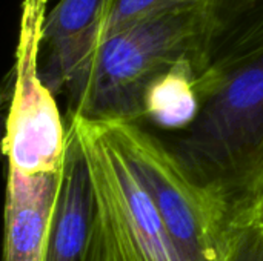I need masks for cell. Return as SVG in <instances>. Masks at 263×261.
I'll list each match as a JSON object with an SVG mask.
<instances>
[{
  "instance_id": "cell-1",
  "label": "cell",
  "mask_w": 263,
  "mask_h": 261,
  "mask_svg": "<svg viewBox=\"0 0 263 261\" xmlns=\"http://www.w3.org/2000/svg\"><path fill=\"white\" fill-rule=\"evenodd\" d=\"M193 120L166 142L186 172L231 209L263 192V42L210 62Z\"/></svg>"
},
{
  "instance_id": "cell-2",
  "label": "cell",
  "mask_w": 263,
  "mask_h": 261,
  "mask_svg": "<svg viewBox=\"0 0 263 261\" xmlns=\"http://www.w3.org/2000/svg\"><path fill=\"white\" fill-rule=\"evenodd\" d=\"M210 6L154 14L96 42L69 77L66 118L139 123L145 98L162 75L182 62L205 68Z\"/></svg>"
},
{
  "instance_id": "cell-3",
  "label": "cell",
  "mask_w": 263,
  "mask_h": 261,
  "mask_svg": "<svg viewBox=\"0 0 263 261\" xmlns=\"http://www.w3.org/2000/svg\"><path fill=\"white\" fill-rule=\"evenodd\" d=\"M85 155L94 195L88 261H183L136 177L111 125L65 120Z\"/></svg>"
},
{
  "instance_id": "cell-4",
  "label": "cell",
  "mask_w": 263,
  "mask_h": 261,
  "mask_svg": "<svg viewBox=\"0 0 263 261\" xmlns=\"http://www.w3.org/2000/svg\"><path fill=\"white\" fill-rule=\"evenodd\" d=\"M183 261H222L231 208L139 123L106 122Z\"/></svg>"
},
{
  "instance_id": "cell-5",
  "label": "cell",
  "mask_w": 263,
  "mask_h": 261,
  "mask_svg": "<svg viewBox=\"0 0 263 261\" xmlns=\"http://www.w3.org/2000/svg\"><path fill=\"white\" fill-rule=\"evenodd\" d=\"M48 3L49 0H20L12 89L2 149L8 168L25 175L55 174L63 166L66 125L39 71Z\"/></svg>"
},
{
  "instance_id": "cell-6",
  "label": "cell",
  "mask_w": 263,
  "mask_h": 261,
  "mask_svg": "<svg viewBox=\"0 0 263 261\" xmlns=\"http://www.w3.org/2000/svg\"><path fill=\"white\" fill-rule=\"evenodd\" d=\"M62 171L25 175L8 168L2 261H45Z\"/></svg>"
},
{
  "instance_id": "cell-7",
  "label": "cell",
  "mask_w": 263,
  "mask_h": 261,
  "mask_svg": "<svg viewBox=\"0 0 263 261\" xmlns=\"http://www.w3.org/2000/svg\"><path fill=\"white\" fill-rule=\"evenodd\" d=\"M114 0H60L43 23L39 71L55 95L91 51Z\"/></svg>"
},
{
  "instance_id": "cell-8",
  "label": "cell",
  "mask_w": 263,
  "mask_h": 261,
  "mask_svg": "<svg viewBox=\"0 0 263 261\" xmlns=\"http://www.w3.org/2000/svg\"><path fill=\"white\" fill-rule=\"evenodd\" d=\"M92 218L94 195L88 165L74 131L66 126L62 177L45 261L89 260Z\"/></svg>"
},
{
  "instance_id": "cell-9",
  "label": "cell",
  "mask_w": 263,
  "mask_h": 261,
  "mask_svg": "<svg viewBox=\"0 0 263 261\" xmlns=\"http://www.w3.org/2000/svg\"><path fill=\"white\" fill-rule=\"evenodd\" d=\"M263 42V0H213L205 66Z\"/></svg>"
},
{
  "instance_id": "cell-10",
  "label": "cell",
  "mask_w": 263,
  "mask_h": 261,
  "mask_svg": "<svg viewBox=\"0 0 263 261\" xmlns=\"http://www.w3.org/2000/svg\"><path fill=\"white\" fill-rule=\"evenodd\" d=\"M197 75L199 69L193 62H182L162 75L146 94L143 118L174 132L183 129L197 109Z\"/></svg>"
},
{
  "instance_id": "cell-11",
  "label": "cell",
  "mask_w": 263,
  "mask_h": 261,
  "mask_svg": "<svg viewBox=\"0 0 263 261\" xmlns=\"http://www.w3.org/2000/svg\"><path fill=\"white\" fill-rule=\"evenodd\" d=\"M222 261H263V192L231 209Z\"/></svg>"
},
{
  "instance_id": "cell-12",
  "label": "cell",
  "mask_w": 263,
  "mask_h": 261,
  "mask_svg": "<svg viewBox=\"0 0 263 261\" xmlns=\"http://www.w3.org/2000/svg\"><path fill=\"white\" fill-rule=\"evenodd\" d=\"M211 2L213 0H114L106 18L103 20L96 35L94 45L103 35L154 14L190 6H210Z\"/></svg>"
},
{
  "instance_id": "cell-13",
  "label": "cell",
  "mask_w": 263,
  "mask_h": 261,
  "mask_svg": "<svg viewBox=\"0 0 263 261\" xmlns=\"http://www.w3.org/2000/svg\"><path fill=\"white\" fill-rule=\"evenodd\" d=\"M11 89H12V75L11 72L8 74V77L3 80V83L0 85V154H3V135H5V120H6V111H8V105L11 100Z\"/></svg>"
}]
</instances>
